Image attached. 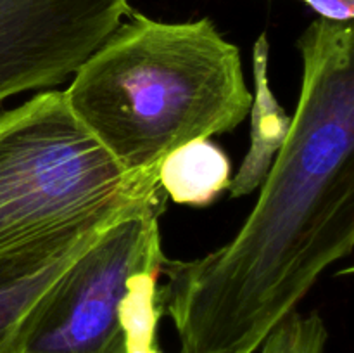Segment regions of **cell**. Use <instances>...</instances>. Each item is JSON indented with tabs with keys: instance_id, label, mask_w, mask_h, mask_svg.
I'll list each match as a JSON object with an SVG mask.
<instances>
[{
	"instance_id": "cell-5",
	"label": "cell",
	"mask_w": 354,
	"mask_h": 353,
	"mask_svg": "<svg viewBox=\"0 0 354 353\" xmlns=\"http://www.w3.org/2000/svg\"><path fill=\"white\" fill-rule=\"evenodd\" d=\"M131 10L128 0H0V102L75 75Z\"/></svg>"
},
{
	"instance_id": "cell-6",
	"label": "cell",
	"mask_w": 354,
	"mask_h": 353,
	"mask_svg": "<svg viewBox=\"0 0 354 353\" xmlns=\"http://www.w3.org/2000/svg\"><path fill=\"white\" fill-rule=\"evenodd\" d=\"M166 199L118 206L0 253V353L16 352L19 329L55 280L113 225Z\"/></svg>"
},
{
	"instance_id": "cell-4",
	"label": "cell",
	"mask_w": 354,
	"mask_h": 353,
	"mask_svg": "<svg viewBox=\"0 0 354 353\" xmlns=\"http://www.w3.org/2000/svg\"><path fill=\"white\" fill-rule=\"evenodd\" d=\"M156 204L97 239L38 300L14 353H127L121 308L135 277L166 258Z\"/></svg>"
},
{
	"instance_id": "cell-2",
	"label": "cell",
	"mask_w": 354,
	"mask_h": 353,
	"mask_svg": "<svg viewBox=\"0 0 354 353\" xmlns=\"http://www.w3.org/2000/svg\"><path fill=\"white\" fill-rule=\"evenodd\" d=\"M73 114L128 173H159L192 141L234 130L252 104L237 45L209 17L131 10L64 90Z\"/></svg>"
},
{
	"instance_id": "cell-9",
	"label": "cell",
	"mask_w": 354,
	"mask_h": 353,
	"mask_svg": "<svg viewBox=\"0 0 354 353\" xmlns=\"http://www.w3.org/2000/svg\"><path fill=\"white\" fill-rule=\"evenodd\" d=\"M328 331L324 318L313 314L290 311L275 325L259 346V353H325Z\"/></svg>"
},
{
	"instance_id": "cell-3",
	"label": "cell",
	"mask_w": 354,
	"mask_h": 353,
	"mask_svg": "<svg viewBox=\"0 0 354 353\" xmlns=\"http://www.w3.org/2000/svg\"><path fill=\"white\" fill-rule=\"evenodd\" d=\"M159 173H128L50 90L0 113V253L118 206L165 199ZM168 199V197H166Z\"/></svg>"
},
{
	"instance_id": "cell-10",
	"label": "cell",
	"mask_w": 354,
	"mask_h": 353,
	"mask_svg": "<svg viewBox=\"0 0 354 353\" xmlns=\"http://www.w3.org/2000/svg\"><path fill=\"white\" fill-rule=\"evenodd\" d=\"M310 6L318 17L332 21H353L354 0H301Z\"/></svg>"
},
{
	"instance_id": "cell-1",
	"label": "cell",
	"mask_w": 354,
	"mask_h": 353,
	"mask_svg": "<svg viewBox=\"0 0 354 353\" xmlns=\"http://www.w3.org/2000/svg\"><path fill=\"white\" fill-rule=\"evenodd\" d=\"M297 45L299 102L254 210L216 251L162 262L180 353H256L318 277L353 251V21L318 17Z\"/></svg>"
},
{
	"instance_id": "cell-8",
	"label": "cell",
	"mask_w": 354,
	"mask_h": 353,
	"mask_svg": "<svg viewBox=\"0 0 354 353\" xmlns=\"http://www.w3.org/2000/svg\"><path fill=\"white\" fill-rule=\"evenodd\" d=\"M230 180V159L209 138L175 149L159 166L162 192L183 206H207L228 189Z\"/></svg>"
},
{
	"instance_id": "cell-7",
	"label": "cell",
	"mask_w": 354,
	"mask_h": 353,
	"mask_svg": "<svg viewBox=\"0 0 354 353\" xmlns=\"http://www.w3.org/2000/svg\"><path fill=\"white\" fill-rule=\"evenodd\" d=\"M270 44L266 35L256 40L252 48L254 93L251 104V147L241 168L232 175L227 190L234 197L251 194L268 175L277 154L286 144L292 118L282 109L268 83Z\"/></svg>"
}]
</instances>
